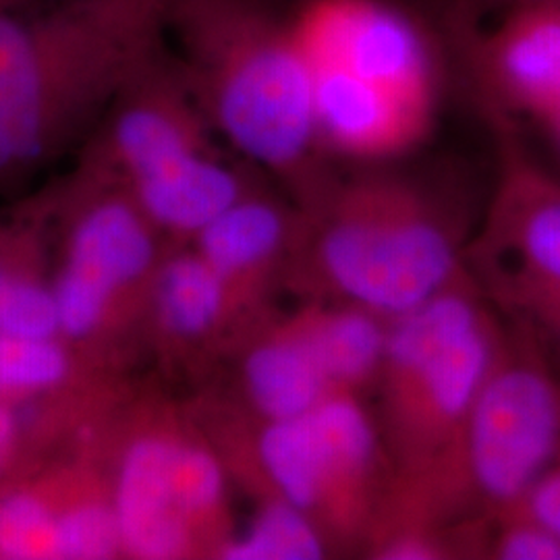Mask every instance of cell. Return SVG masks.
<instances>
[{"instance_id": "6da1fadb", "label": "cell", "mask_w": 560, "mask_h": 560, "mask_svg": "<svg viewBox=\"0 0 560 560\" xmlns=\"http://www.w3.org/2000/svg\"><path fill=\"white\" fill-rule=\"evenodd\" d=\"M164 32L125 0H75L34 18L0 11V198L20 200L80 154Z\"/></svg>"}, {"instance_id": "7a4b0ae2", "label": "cell", "mask_w": 560, "mask_h": 560, "mask_svg": "<svg viewBox=\"0 0 560 560\" xmlns=\"http://www.w3.org/2000/svg\"><path fill=\"white\" fill-rule=\"evenodd\" d=\"M164 30L201 113L256 168L312 198L324 166L312 69L291 32L260 0H173Z\"/></svg>"}, {"instance_id": "3957f363", "label": "cell", "mask_w": 560, "mask_h": 560, "mask_svg": "<svg viewBox=\"0 0 560 560\" xmlns=\"http://www.w3.org/2000/svg\"><path fill=\"white\" fill-rule=\"evenodd\" d=\"M298 210L284 291L300 300L355 303L395 320L467 268L457 217L418 180L332 175Z\"/></svg>"}, {"instance_id": "277c9868", "label": "cell", "mask_w": 560, "mask_h": 560, "mask_svg": "<svg viewBox=\"0 0 560 560\" xmlns=\"http://www.w3.org/2000/svg\"><path fill=\"white\" fill-rule=\"evenodd\" d=\"M50 203L59 339L94 372L133 374L164 261L179 247L129 187L88 162L44 187Z\"/></svg>"}, {"instance_id": "5b68a950", "label": "cell", "mask_w": 560, "mask_h": 560, "mask_svg": "<svg viewBox=\"0 0 560 560\" xmlns=\"http://www.w3.org/2000/svg\"><path fill=\"white\" fill-rule=\"evenodd\" d=\"M120 557L222 560L237 536L231 478L185 399L133 378L104 430Z\"/></svg>"}, {"instance_id": "8992f818", "label": "cell", "mask_w": 560, "mask_h": 560, "mask_svg": "<svg viewBox=\"0 0 560 560\" xmlns=\"http://www.w3.org/2000/svg\"><path fill=\"white\" fill-rule=\"evenodd\" d=\"M504 324L471 272L390 320L374 418L390 492L420 497L453 459Z\"/></svg>"}, {"instance_id": "52a82bcc", "label": "cell", "mask_w": 560, "mask_h": 560, "mask_svg": "<svg viewBox=\"0 0 560 560\" xmlns=\"http://www.w3.org/2000/svg\"><path fill=\"white\" fill-rule=\"evenodd\" d=\"M560 460V374L546 347L509 322L441 480L420 497H393L402 520L457 529L520 506Z\"/></svg>"}, {"instance_id": "ba28073f", "label": "cell", "mask_w": 560, "mask_h": 560, "mask_svg": "<svg viewBox=\"0 0 560 560\" xmlns=\"http://www.w3.org/2000/svg\"><path fill=\"white\" fill-rule=\"evenodd\" d=\"M499 177L467 270L504 318L560 358V179L534 161L515 125H494Z\"/></svg>"}, {"instance_id": "9c48e42d", "label": "cell", "mask_w": 560, "mask_h": 560, "mask_svg": "<svg viewBox=\"0 0 560 560\" xmlns=\"http://www.w3.org/2000/svg\"><path fill=\"white\" fill-rule=\"evenodd\" d=\"M291 32L310 67H335L436 108L439 62L416 18L388 0H303Z\"/></svg>"}, {"instance_id": "30bf717a", "label": "cell", "mask_w": 560, "mask_h": 560, "mask_svg": "<svg viewBox=\"0 0 560 560\" xmlns=\"http://www.w3.org/2000/svg\"><path fill=\"white\" fill-rule=\"evenodd\" d=\"M210 129L179 60L162 42L122 83L75 159L129 185L191 154L214 150Z\"/></svg>"}, {"instance_id": "8fae6325", "label": "cell", "mask_w": 560, "mask_h": 560, "mask_svg": "<svg viewBox=\"0 0 560 560\" xmlns=\"http://www.w3.org/2000/svg\"><path fill=\"white\" fill-rule=\"evenodd\" d=\"M241 322L219 277L191 245L171 252L154 284L141 326L143 360L162 378L198 390L219 376Z\"/></svg>"}, {"instance_id": "7c38bea8", "label": "cell", "mask_w": 560, "mask_h": 560, "mask_svg": "<svg viewBox=\"0 0 560 560\" xmlns=\"http://www.w3.org/2000/svg\"><path fill=\"white\" fill-rule=\"evenodd\" d=\"M298 222V203L258 187L189 243L221 280L241 332L275 310L277 293L284 291Z\"/></svg>"}, {"instance_id": "4fadbf2b", "label": "cell", "mask_w": 560, "mask_h": 560, "mask_svg": "<svg viewBox=\"0 0 560 560\" xmlns=\"http://www.w3.org/2000/svg\"><path fill=\"white\" fill-rule=\"evenodd\" d=\"M469 65L492 122L544 119L560 98V0L515 9L490 34L471 36Z\"/></svg>"}, {"instance_id": "5bb4252c", "label": "cell", "mask_w": 560, "mask_h": 560, "mask_svg": "<svg viewBox=\"0 0 560 560\" xmlns=\"http://www.w3.org/2000/svg\"><path fill=\"white\" fill-rule=\"evenodd\" d=\"M222 372L226 381L210 384L260 420H295L332 395L291 314L277 307L241 332Z\"/></svg>"}, {"instance_id": "9a60e30c", "label": "cell", "mask_w": 560, "mask_h": 560, "mask_svg": "<svg viewBox=\"0 0 560 560\" xmlns=\"http://www.w3.org/2000/svg\"><path fill=\"white\" fill-rule=\"evenodd\" d=\"M310 69L318 138L326 154L349 161H390L416 150L430 136L436 108L335 67Z\"/></svg>"}, {"instance_id": "2e32d148", "label": "cell", "mask_w": 560, "mask_h": 560, "mask_svg": "<svg viewBox=\"0 0 560 560\" xmlns=\"http://www.w3.org/2000/svg\"><path fill=\"white\" fill-rule=\"evenodd\" d=\"M15 203L0 217V332L59 339L50 206L42 189Z\"/></svg>"}, {"instance_id": "e0dca14e", "label": "cell", "mask_w": 560, "mask_h": 560, "mask_svg": "<svg viewBox=\"0 0 560 560\" xmlns=\"http://www.w3.org/2000/svg\"><path fill=\"white\" fill-rule=\"evenodd\" d=\"M127 187L168 240L189 245L210 222L261 185L249 168L206 150Z\"/></svg>"}, {"instance_id": "ac0fdd59", "label": "cell", "mask_w": 560, "mask_h": 560, "mask_svg": "<svg viewBox=\"0 0 560 560\" xmlns=\"http://www.w3.org/2000/svg\"><path fill=\"white\" fill-rule=\"evenodd\" d=\"M332 393L368 397L381 376L390 320L355 303L301 300L289 312Z\"/></svg>"}, {"instance_id": "d6986e66", "label": "cell", "mask_w": 560, "mask_h": 560, "mask_svg": "<svg viewBox=\"0 0 560 560\" xmlns=\"http://www.w3.org/2000/svg\"><path fill=\"white\" fill-rule=\"evenodd\" d=\"M88 374L94 370H88L57 337L0 332V402L25 409Z\"/></svg>"}, {"instance_id": "ffe728a7", "label": "cell", "mask_w": 560, "mask_h": 560, "mask_svg": "<svg viewBox=\"0 0 560 560\" xmlns=\"http://www.w3.org/2000/svg\"><path fill=\"white\" fill-rule=\"evenodd\" d=\"M335 557L318 523L282 501L256 502L254 520L224 550L222 560H320Z\"/></svg>"}, {"instance_id": "44dd1931", "label": "cell", "mask_w": 560, "mask_h": 560, "mask_svg": "<svg viewBox=\"0 0 560 560\" xmlns=\"http://www.w3.org/2000/svg\"><path fill=\"white\" fill-rule=\"evenodd\" d=\"M478 559L560 560V540L536 521L511 511L481 521Z\"/></svg>"}, {"instance_id": "7402d4cb", "label": "cell", "mask_w": 560, "mask_h": 560, "mask_svg": "<svg viewBox=\"0 0 560 560\" xmlns=\"http://www.w3.org/2000/svg\"><path fill=\"white\" fill-rule=\"evenodd\" d=\"M513 511L536 521L560 540V460L529 488L520 506Z\"/></svg>"}, {"instance_id": "603a6c76", "label": "cell", "mask_w": 560, "mask_h": 560, "mask_svg": "<svg viewBox=\"0 0 560 560\" xmlns=\"http://www.w3.org/2000/svg\"><path fill=\"white\" fill-rule=\"evenodd\" d=\"M23 446V411L0 402V483L18 469Z\"/></svg>"}, {"instance_id": "cb8c5ba5", "label": "cell", "mask_w": 560, "mask_h": 560, "mask_svg": "<svg viewBox=\"0 0 560 560\" xmlns=\"http://www.w3.org/2000/svg\"><path fill=\"white\" fill-rule=\"evenodd\" d=\"M541 0H469V7L474 11H501L502 15L521 9V7H527V4H536Z\"/></svg>"}, {"instance_id": "d4e9b609", "label": "cell", "mask_w": 560, "mask_h": 560, "mask_svg": "<svg viewBox=\"0 0 560 560\" xmlns=\"http://www.w3.org/2000/svg\"><path fill=\"white\" fill-rule=\"evenodd\" d=\"M125 2H131V4L143 9L145 13H150V15L164 21L166 20V11H168L173 0H125Z\"/></svg>"}, {"instance_id": "484cf974", "label": "cell", "mask_w": 560, "mask_h": 560, "mask_svg": "<svg viewBox=\"0 0 560 560\" xmlns=\"http://www.w3.org/2000/svg\"><path fill=\"white\" fill-rule=\"evenodd\" d=\"M541 122L550 129V133H552V138L557 140V143L560 145V98L550 110H548V115L541 119Z\"/></svg>"}, {"instance_id": "4316f807", "label": "cell", "mask_w": 560, "mask_h": 560, "mask_svg": "<svg viewBox=\"0 0 560 560\" xmlns=\"http://www.w3.org/2000/svg\"><path fill=\"white\" fill-rule=\"evenodd\" d=\"M32 0H0V11H15Z\"/></svg>"}]
</instances>
